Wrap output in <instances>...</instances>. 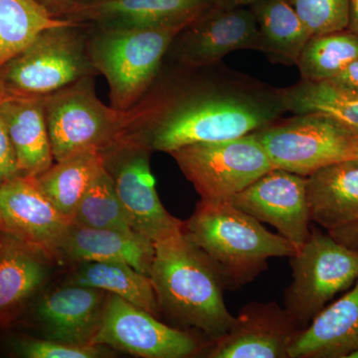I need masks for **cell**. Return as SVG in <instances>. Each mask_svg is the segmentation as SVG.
<instances>
[{"label": "cell", "instance_id": "83f0119b", "mask_svg": "<svg viewBox=\"0 0 358 358\" xmlns=\"http://www.w3.org/2000/svg\"><path fill=\"white\" fill-rule=\"evenodd\" d=\"M287 107L294 114L329 115L358 131V94L341 91L329 82H308L285 88Z\"/></svg>", "mask_w": 358, "mask_h": 358}, {"label": "cell", "instance_id": "f35d334b", "mask_svg": "<svg viewBox=\"0 0 358 358\" xmlns=\"http://www.w3.org/2000/svg\"><path fill=\"white\" fill-rule=\"evenodd\" d=\"M348 358H358V350H355V352H353L352 355L348 357Z\"/></svg>", "mask_w": 358, "mask_h": 358}, {"label": "cell", "instance_id": "4fadbf2b", "mask_svg": "<svg viewBox=\"0 0 358 358\" xmlns=\"http://www.w3.org/2000/svg\"><path fill=\"white\" fill-rule=\"evenodd\" d=\"M229 200L261 223L272 225L298 251L310 236L305 176L273 169Z\"/></svg>", "mask_w": 358, "mask_h": 358}, {"label": "cell", "instance_id": "d590c367", "mask_svg": "<svg viewBox=\"0 0 358 358\" xmlns=\"http://www.w3.org/2000/svg\"><path fill=\"white\" fill-rule=\"evenodd\" d=\"M348 29L358 34V0H348Z\"/></svg>", "mask_w": 358, "mask_h": 358}, {"label": "cell", "instance_id": "7c38bea8", "mask_svg": "<svg viewBox=\"0 0 358 358\" xmlns=\"http://www.w3.org/2000/svg\"><path fill=\"white\" fill-rule=\"evenodd\" d=\"M238 50L260 52L255 16L249 7L212 6L178 33L167 53L176 66L194 69Z\"/></svg>", "mask_w": 358, "mask_h": 358}, {"label": "cell", "instance_id": "484cf974", "mask_svg": "<svg viewBox=\"0 0 358 358\" xmlns=\"http://www.w3.org/2000/svg\"><path fill=\"white\" fill-rule=\"evenodd\" d=\"M73 23L52 15L37 0H0V67L49 28Z\"/></svg>", "mask_w": 358, "mask_h": 358}, {"label": "cell", "instance_id": "44dd1931", "mask_svg": "<svg viewBox=\"0 0 358 358\" xmlns=\"http://www.w3.org/2000/svg\"><path fill=\"white\" fill-rule=\"evenodd\" d=\"M0 114L15 148L20 176H35L54 164L43 96L4 94Z\"/></svg>", "mask_w": 358, "mask_h": 358}, {"label": "cell", "instance_id": "74e56055", "mask_svg": "<svg viewBox=\"0 0 358 358\" xmlns=\"http://www.w3.org/2000/svg\"><path fill=\"white\" fill-rule=\"evenodd\" d=\"M348 162H352L355 166H358V134L353 143L352 154H350V159Z\"/></svg>", "mask_w": 358, "mask_h": 358}, {"label": "cell", "instance_id": "d4e9b609", "mask_svg": "<svg viewBox=\"0 0 358 358\" xmlns=\"http://www.w3.org/2000/svg\"><path fill=\"white\" fill-rule=\"evenodd\" d=\"M103 169L102 152L86 150L54 162L33 178L45 196L71 221L82 197Z\"/></svg>", "mask_w": 358, "mask_h": 358}, {"label": "cell", "instance_id": "4dcf8cb0", "mask_svg": "<svg viewBox=\"0 0 358 358\" xmlns=\"http://www.w3.org/2000/svg\"><path fill=\"white\" fill-rule=\"evenodd\" d=\"M11 348L18 357L25 358H98L110 353L106 346L77 345L28 336L16 339Z\"/></svg>", "mask_w": 358, "mask_h": 358}, {"label": "cell", "instance_id": "5b68a950", "mask_svg": "<svg viewBox=\"0 0 358 358\" xmlns=\"http://www.w3.org/2000/svg\"><path fill=\"white\" fill-rule=\"evenodd\" d=\"M43 101L54 162L82 150L102 152L136 131L148 112L145 96L129 110L105 105L92 77L45 96Z\"/></svg>", "mask_w": 358, "mask_h": 358}, {"label": "cell", "instance_id": "8992f818", "mask_svg": "<svg viewBox=\"0 0 358 358\" xmlns=\"http://www.w3.org/2000/svg\"><path fill=\"white\" fill-rule=\"evenodd\" d=\"M80 26L73 22L44 30L2 65L0 85L4 94L45 96L96 74Z\"/></svg>", "mask_w": 358, "mask_h": 358}, {"label": "cell", "instance_id": "8d00e7d4", "mask_svg": "<svg viewBox=\"0 0 358 358\" xmlns=\"http://www.w3.org/2000/svg\"><path fill=\"white\" fill-rule=\"evenodd\" d=\"M260 0H213V6L220 7H249Z\"/></svg>", "mask_w": 358, "mask_h": 358}, {"label": "cell", "instance_id": "f546056e", "mask_svg": "<svg viewBox=\"0 0 358 358\" xmlns=\"http://www.w3.org/2000/svg\"><path fill=\"white\" fill-rule=\"evenodd\" d=\"M313 35L348 29V0H288Z\"/></svg>", "mask_w": 358, "mask_h": 358}, {"label": "cell", "instance_id": "603a6c76", "mask_svg": "<svg viewBox=\"0 0 358 358\" xmlns=\"http://www.w3.org/2000/svg\"><path fill=\"white\" fill-rule=\"evenodd\" d=\"M64 285L89 287L115 294L155 317H162L159 301L148 275L120 262L72 264Z\"/></svg>", "mask_w": 358, "mask_h": 358}, {"label": "cell", "instance_id": "d6a6232c", "mask_svg": "<svg viewBox=\"0 0 358 358\" xmlns=\"http://www.w3.org/2000/svg\"><path fill=\"white\" fill-rule=\"evenodd\" d=\"M327 82L341 91L358 94V58L353 61L352 64L348 65L341 74L331 81Z\"/></svg>", "mask_w": 358, "mask_h": 358}, {"label": "cell", "instance_id": "ffe728a7", "mask_svg": "<svg viewBox=\"0 0 358 358\" xmlns=\"http://www.w3.org/2000/svg\"><path fill=\"white\" fill-rule=\"evenodd\" d=\"M358 350V279L350 291L327 306L301 329L289 358H348Z\"/></svg>", "mask_w": 358, "mask_h": 358}, {"label": "cell", "instance_id": "30bf717a", "mask_svg": "<svg viewBox=\"0 0 358 358\" xmlns=\"http://www.w3.org/2000/svg\"><path fill=\"white\" fill-rule=\"evenodd\" d=\"M101 152L134 232L157 243L185 229V222L171 215L160 201L150 169L152 150L143 141L128 134Z\"/></svg>", "mask_w": 358, "mask_h": 358}, {"label": "cell", "instance_id": "277c9868", "mask_svg": "<svg viewBox=\"0 0 358 358\" xmlns=\"http://www.w3.org/2000/svg\"><path fill=\"white\" fill-rule=\"evenodd\" d=\"M186 26L103 27L87 39L92 64L107 80L110 106L133 109L152 88L173 40Z\"/></svg>", "mask_w": 358, "mask_h": 358}, {"label": "cell", "instance_id": "e575fe53", "mask_svg": "<svg viewBox=\"0 0 358 358\" xmlns=\"http://www.w3.org/2000/svg\"><path fill=\"white\" fill-rule=\"evenodd\" d=\"M41 6L57 18H64L76 4L75 0H37Z\"/></svg>", "mask_w": 358, "mask_h": 358}, {"label": "cell", "instance_id": "f1b7e54d", "mask_svg": "<svg viewBox=\"0 0 358 358\" xmlns=\"http://www.w3.org/2000/svg\"><path fill=\"white\" fill-rule=\"evenodd\" d=\"M71 223L96 229L134 231L112 178L105 169L82 197Z\"/></svg>", "mask_w": 358, "mask_h": 358}, {"label": "cell", "instance_id": "6da1fadb", "mask_svg": "<svg viewBox=\"0 0 358 358\" xmlns=\"http://www.w3.org/2000/svg\"><path fill=\"white\" fill-rule=\"evenodd\" d=\"M150 110L129 134L152 152H167L193 143L240 138L280 119L287 107L285 88L231 69L222 62L182 68L155 81Z\"/></svg>", "mask_w": 358, "mask_h": 358}, {"label": "cell", "instance_id": "8fae6325", "mask_svg": "<svg viewBox=\"0 0 358 358\" xmlns=\"http://www.w3.org/2000/svg\"><path fill=\"white\" fill-rule=\"evenodd\" d=\"M93 345L110 346L136 357L185 358L206 346L188 331L169 326L143 308L108 293L102 322Z\"/></svg>", "mask_w": 358, "mask_h": 358}, {"label": "cell", "instance_id": "60d3db41", "mask_svg": "<svg viewBox=\"0 0 358 358\" xmlns=\"http://www.w3.org/2000/svg\"><path fill=\"white\" fill-rule=\"evenodd\" d=\"M4 95L3 89H2L1 85H0V100H1L2 96Z\"/></svg>", "mask_w": 358, "mask_h": 358}, {"label": "cell", "instance_id": "9a60e30c", "mask_svg": "<svg viewBox=\"0 0 358 358\" xmlns=\"http://www.w3.org/2000/svg\"><path fill=\"white\" fill-rule=\"evenodd\" d=\"M70 223L31 176H16L0 186V231L42 250L54 261Z\"/></svg>", "mask_w": 358, "mask_h": 358}, {"label": "cell", "instance_id": "836d02e7", "mask_svg": "<svg viewBox=\"0 0 358 358\" xmlns=\"http://www.w3.org/2000/svg\"><path fill=\"white\" fill-rule=\"evenodd\" d=\"M327 233L339 243L358 252V221L343 227L327 231Z\"/></svg>", "mask_w": 358, "mask_h": 358}, {"label": "cell", "instance_id": "7402d4cb", "mask_svg": "<svg viewBox=\"0 0 358 358\" xmlns=\"http://www.w3.org/2000/svg\"><path fill=\"white\" fill-rule=\"evenodd\" d=\"M308 211L312 222L327 231L358 221V166L341 162L307 178Z\"/></svg>", "mask_w": 358, "mask_h": 358}, {"label": "cell", "instance_id": "ac0fdd59", "mask_svg": "<svg viewBox=\"0 0 358 358\" xmlns=\"http://www.w3.org/2000/svg\"><path fill=\"white\" fill-rule=\"evenodd\" d=\"M55 261L0 231V329L21 319L50 278Z\"/></svg>", "mask_w": 358, "mask_h": 358}, {"label": "cell", "instance_id": "2e32d148", "mask_svg": "<svg viewBox=\"0 0 358 358\" xmlns=\"http://www.w3.org/2000/svg\"><path fill=\"white\" fill-rule=\"evenodd\" d=\"M108 293L82 286H67L37 296L32 317L47 338L77 345H93L100 329Z\"/></svg>", "mask_w": 358, "mask_h": 358}, {"label": "cell", "instance_id": "cb8c5ba5", "mask_svg": "<svg viewBox=\"0 0 358 358\" xmlns=\"http://www.w3.org/2000/svg\"><path fill=\"white\" fill-rule=\"evenodd\" d=\"M249 8L258 25L260 52L271 62L296 65L312 34L288 0H260Z\"/></svg>", "mask_w": 358, "mask_h": 358}, {"label": "cell", "instance_id": "e0dca14e", "mask_svg": "<svg viewBox=\"0 0 358 358\" xmlns=\"http://www.w3.org/2000/svg\"><path fill=\"white\" fill-rule=\"evenodd\" d=\"M213 0H93L76 3L65 20L103 27L187 26Z\"/></svg>", "mask_w": 358, "mask_h": 358}, {"label": "cell", "instance_id": "ba28073f", "mask_svg": "<svg viewBox=\"0 0 358 358\" xmlns=\"http://www.w3.org/2000/svg\"><path fill=\"white\" fill-rule=\"evenodd\" d=\"M289 262L293 280L285 291L284 308L301 329L358 279V252L315 228Z\"/></svg>", "mask_w": 358, "mask_h": 358}, {"label": "cell", "instance_id": "7a4b0ae2", "mask_svg": "<svg viewBox=\"0 0 358 358\" xmlns=\"http://www.w3.org/2000/svg\"><path fill=\"white\" fill-rule=\"evenodd\" d=\"M150 268L162 315L185 329H194L208 341L229 331L235 317L224 299L229 289L215 262L186 234L185 229L155 243Z\"/></svg>", "mask_w": 358, "mask_h": 358}, {"label": "cell", "instance_id": "ab89813d", "mask_svg": "<svg viewBox=\"0 0 358 358\" xmlns=\"http://www.w3.org/2000/svg\"><path fill=\"white\" fill-rule=\"evenodd\" d=\"M76 3H84V2L93 1V0H75Z\"/></svg>", "mask_w": 358, "mask_h": 358}, {"label": "cell", "instance_id": "d6986e66", "mask_svg": "<svg viewBox=\"0 0 358 358\" xmlns=\"http://www.w3.org/2000/svg\"><path fill=\"white\" fill-rule=\"evenodd\" d=\"M155 243L134 231L96 229L70 223L55 252V262H120L150 277Z\"/></svg>", "mask_w": 358, "mask_h": 358}, {"label": "cell", "instance_id": "9c48e42d", "mask_svg": "<svg viewBox=\"0 0 358 358\" xmlns=\"http://www.w3.org/2000/svg\"><path fill=\"white\" fill-rule=\"evenodd\" d=\"M169 155L203 201L230 199L274 169L252 133L232 140L193 143Z\"/></svg>", "mask_w": 358, "mask_h": 358}, {"label": "cell", "instance_id": "5bb4252c", "mask_svg": "<svg viewBox=\"0 0 358 358\" xmlns=\"http://www.w3.org/2000/svg\"><path fill=\"white\" fill-rule=\"evenodd\" d=\"M301 331L286 308L275 301H254L241 308L229 331L209 341L208 358H289Z\"/></svg>", "mask_w": 358, "mask_h": 358}, {"label": "cell", "instance_id": "52a82bcc", "mask_svg": "<svg viewBox=\"0 0 358 358\" xmlns=\"http://www.w3.org/2000/svg\"><path fill=\"white\" fill-rule=\"evenodd\" d=\"M252 134L274 169L308 178L322 167L348 162L358 131L329 115L308 113L280 117Z\"/></svg>", "mask_w": 358, "mask_h": 358}, {"label": "cell", "instance_id": "1f68e13d", "mask_svg": "<svg viewBox=\"0 0 358 358\" xmlns=\"http://www.w3.org/2000/svg\"><path fill=\"white\" fill-rule=\"evenodd\" d=\"M20 176L15 148L0 114V186Z\"/></svg>", "mask_w": 358, "mask_h": 358}, {"label": "cell", "instance_id": "3957f363", "mask_svg": "<svg viewBox=\"0 0 358 358\" xmlns=\"http://www.w3.org/2000/svg\"><path fill=\"white\" fill-rule=\"evenodd\" d=\"M185 231L218 266L229 289L254 281L267 268L268 259L291 258L298 252L229 199L200 200Z\"/></svg>", "mask_w": 358, "mask_h": 358}, {"label": "cell", "instance_id": "4316f807", "mask_svg": "<svg viewBox=\"0 0 358 358\" xmlns=\"http://www.w3.org/2000/svg\"><path fill=\"white\" fill-rule=\"evenodd\" d=\"M357 58L358 34L345 29L310 36L296 66L303 81L327 82Z\"/></svg>", "mask_w": 358, "mask_h": 358}]
</instances>
